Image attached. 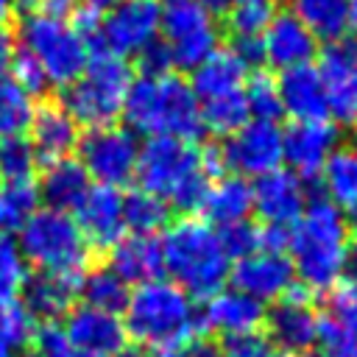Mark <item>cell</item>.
Instances as JSON below:
<instances>
[{
  "mask_svg": "<svg viewBox=\"0 0 357 357\" xmlns=\"http://www.w3.org/2000/svg\"><path fill=\"white\" fill-rule=\"evenodd\" d=\"M218 237L231 257H248L254 251H259V226H254L251 220H240V223H231V226H223L218 229Z\"/></svg>",
  "mask_w": 357,
  "mask_h": 357,
  "instance_id": "obj_41",
  "label": "cell"
},
{
  "mask_svg": "<svg viewBox=\"0 0 357 357\" xmlns=\"http://www.w3.org/2000/svg\"><path fill=\"white\" fill-rule=\"evenodd\" d=\"M201 324L204 329H215L220 335L254 332L265 324V307L243 290H218L206 298Z\"/></svg>",
  "mask_w": 357,
  "mask_h": 357,
  "instance_id": "obj_25",
  "label": "cell"
},
{
  "mask_svg": "<svg viewBox=\"0 0 357 357\" xmlns=\"http://www.w3.org/2000/svg\"><path fill=\"white\" fill-rule=\"evenodd\" d=\"M312 290L301 282L290 284L279 304L265 312L268 340L271 346H279L287 357H304L318 343V315L312 310Z\"/></svg>",
  "mask_w": 357,
  "mask_h": 357,
  "instance_id": "obj_13",
  "label": "cell"
},
{
  "mask_svg": "<svg viewBox=\"0 0 357 357\" xmlns=\"http://www.w3.org/2000/svg\"><path fill=\"white\" fill-rule=\"evenodd\" d=\"M243 67L248 70H262L265 64V47H262V36H231L229 47H226Z\"/></svg>",
  "mask_w": 357,
  "mask_h": 357,
  "instance_id": "obj_45",
  "label": "cell"
},
{
  "mask_svg": "<svg viewBox=\"0 0 357 357\" xmlns=\"http://www.w3.org/2000/svg\"><path fill=\"white\" fill-rule=\"evenodd\" d=\"M39 192L31 181L25 184H3L0 187V234L20 231L25 220L36 212Z\"/></svg>",
  "mask_w": 357,
  "mask_h": 357,
  "instance_id": "obj_34",
  "label": "cell"
},
{
  "mask_svg": "<svg viewBox=\"0 0 357 357\" xmlns=\"http://www.w3.org/2000/svg\"><path fill=\"white\" fill-rule=\"evenodd\" d=\"M226 357H273V346L265 332H240V335H223L220 343Z\"/></svg>",
  "mask_w": 357,
  "mask_h": 357,
  "instance_id": "obj_43",
  "label": "cell"
},
{
  "mask_svg": "<svg viewBox=\"0 0 357 357\" xmlns=\"http://www.w3.org/2000/svg\"><path fill=\"white\" fill-rule=\"evenodd\" d=\"M307 206V187L290 170H271L251 184V209L268 226H293Z\"/></svg>",
  "mask_w": 357,
  "mask_h": 357,
  "instance_id": "obj_16",
  "label": "cell"
},
{
  "mask_svg": "<svg viewBox=\"0 0 357 357\" xmlns=\"http://www.w3.org/2000/svg\"><path fill=\"white\" fill-rule=\"evenodd\" d=\"M39 162L33 156V148L22 134L3 137L0 139V181L3 184H25L33 178Z\"/></svg>",
  "mask_w": 357,
  "mask_h": 357,
  "instance_id": "obj_35",
  "label": "cell"
},
{
  "mask_svg": "<svg viewBox=\"0 0 357 357\" xmlns=\"http://www.w3.org/2000/svg\"><path fill=\"white\" fill-rule=\"evenodd\" d=\"M11 357H33V354H11Z\"/></svg>",
  "mask_w": 357,
  "mask_h": 357,
  "instance_id": "obj_56",
  "label": "cell"
},
{
  "mask_svg": "<svg viewBox=\"0 0 357 357\" xmlns=\"http://www.w3.org/2000/svg\"><path fill=\"white\" fill-rule=\"evenodd\" d=\"M137 70H139V75H148V78L173 73V59H170L167 45H165L162 39H151V42L137 53Z\"/></svg>",
  "mask_w": 357,
  "mask_h": 357,
  "instance_id": "obj_44",
  "label": "cell"
},
{
  "mask_svg": "<svg viewBox=\"0 0 357 357\" xmlns=\"http://www.w3.org/2000/svg\"><path fill=\"white\" fill-rule=\"evenodd\" d=\"M170 220V209L165 201L145 190H131L123 195V223L131 234H156Z\"/></svg>",
  "mask_w": 357,
  "mask_h": 357,
  "instance_id": "obj_32",
  "label": "cell"
},
{
  "mask_svg": "<svg viewBox=\"0 0 357 357\" xmlns=\"http://www.w3.org/2000/svg\"><path fill=\"white\" fill-rule=\"evenodd\" d=\"M17 45L42 67L45 78L59 86L75 81L89 61L86 42L64 17L22 14L17 25Z\"/></svg>",
  "mask_w": 357,
  "mask_h": 357,
  "instance_id": "obj_8",
  "label": "cell"
},
{
  "mask_svg": "<svg viewBox=\"0 0 357 357\" xmlns=\"http://www.w3.org/2000/svg\"><path fill=\"white\" fill-rule=\"evenodd\" d=\"M64 337L70 340L73 349L84 351V354H98V357H112L117 354L128 335L123 321L114 312L106 310H95V307H73L64 315Z\"/></svg>",
  "mask_w": 357,
  "mask_h": 357,
  "instance_id": "obj_17",
  "label": "cell"
},
{
  "mask_svg": "<svg viewBox=\"0 0 357 357\" xmlns=\"http://www.w3.org/2000/svg\"><path fill=\"white\" fill-rule=\"evenodd\" d=\"M131 81L134 73L120 56L92 53L84 73L67 86H61L56 100L75 123L86 128L112 126L123 112V100Z\"/></svg>",
  "mask_w": 357,
  "mask_h": 357,
  "instance_id": "obj_6",
  "label": "cell"
},
{
  "mask_svg": "<svg viewBox=\"0 0 357 357\" xmlns=\"http://www.w3.org/2000/svg\"><path fill=\"white\" fill-rule=\"evenodd\" d=\"M326 89L329 114L340 123H354L357 117V31H346L340 39L329 42L318 67Z\"/></svg>",
  "mask_w": 357,
  "mask_h": 357,
  "instance_id": "obj_14",
  "label": "cell"
},
{
  "mask_svg": "<svg viewBox=\"0 0 357 357\" xmlns=\"http://www.w3.org/2000/svg\"><path fill=\"white\" fill-rule=\"evenodd\" d=\"M159 31L156 0H120L98 20V42L92 53L137 56Z\"/></svg>",
  "mask_w": 357,
  "mask_h": 357,
  "instance_id": "obj_12",
  "label": "cell"
},
{
  "mask_svg": "<svg viewBox=\"0 0 357 357\" xmlns=\"http://www.w3.org/2000/svg\"><path fill=\"white\" fill-rule=\"evenodd\" d=\"M284 357H287V354H284Z\"/></svg>",
  "mask_w": 357,
  "mask_h": 357,
  "instance_id": "obj_58",
  "label": "cell"
},
{
  "mask_svg": "<svg viewBox=\"0 0 357 357\" xmlns=\"http://www.w3.org/2000/svg\"><path fill=\"white\" fill-rule=\"evenodd\" d=\"M279 100L282 112H287L293 120H326L329 106H326V89L318 67L301 64L282 70L279 81Z\"/></svg>",
  "mask_w": 357,
  "mask_h": 357,
  "instance_id": "obj_23",
  "label": "cell"
},
{
  "mask_svg": "<svg viewBox=\"0 0 357 357\" xmlns=\"http://www.w3.org/2000/svg\"><path fill=\"white\" fill-rule=\"evenodd\" d=\"M212 176H265L282 162V128L273 120H248L218 145L204 148Z\"/></svg>",
  "mask_w": 357,
  "mask_h": 357,
  "instance_id": "obj_9",
  "label": "cell"
},
{
  "mask_svg": "<svg viewBox=\"0 0 357 357\" xmlns=\"http://www.w3.org/2000/svg\"><path fill=\"white\" fill-rule=\"evenodd\" d=\"M287 251L293 273H298L304 287L315 293L337 284L349 265V223L343 209L326 195L310 198L298 220L290 226Z\"/></svg>",
  "mask_w": 357,
  "mask_h": 357,
  "instance_id": "obj_1",
  "label": "cell"
},
{
  "mask_svg": "<svg viewBox=\"0 0 357 357\" xmlns=\"http://www.w3.org/2000/svg\"><path fill=\"white\" fill-rule=\"evenodd\" d=\"M33 332H36V321L20 304L0 307V357H11L14 349L31 346Z\"/></svg>",
  "mask_w": 357,
  "mask_h": 357,
  "instance_id": "obj_39",
  "label": "cell"
},
{
  "mask_svg": "<svg viewBox=\"0 0 357 357\" xmlns=\"http://www.w3.org/2000/svg\"><path fill=\"white\" fill-rule=\"evenodd\" d=\"M31 148L39 165H50L59 162L64 156H70V151H75L78 145V123L64 112V106L56 98H42L39 106H33L31 114Z\"/></svg>",
  "mask_w": 357,
  "mask_h": 357,
  "instance_id": "obj_19",
  "label": "cell"
},
{
  "mask_svg": "<svg viewBox=\"0 0 357 357\" xmlns=\"http://www.w3.org/2000/svg\"><path fill=\"white\" fill-rule=\"evenodd\" d=\"M78 296H84L86 307L117 315L128 301V284L106 262H92L78 279Z\"/></svg>",
  "mask_w": 357,
  "mask_h": 357,
  "instance_id": "obj_29",
  "label": "cell"
},
{
  "mask_svg": "<svg viewBox=\"0 0 357 357\" xmlns=\"http://www.w3.org/2000/svg\"><path fill=\"white\" fill-rule=\"evenodd\" d=\"M126 335L139 346H148L159 357H176L187 343L201 332V315L192 307V298L173 282L151 279L137 284L126 301Z\"/></svg>",
  "mask_w": 357,
  "mask_h": 357,
  "instance_id": "obj_2",
  "label": "cell"
},
{
  "mask_svg": "<svg viewBox=\"0 0 357 357\" xmlns=\"http://www.w3.org/2000/svg\"><path fill=\"white\" fill-rule=\"evenodd\" d=\"M324 195L343 212L357 209V148H335L324 165Z\"/></svg>",
  "mask_w": 357,
  "mask_h": 357,
  "instance_id": "obj_31",
  "label": "cell"
},
{
  "mask_svg": "<svg viewBox=\"0 0 357 357\" xmlns=\"http://www.w3.org/2000/svg\"><path fill=\"white\" fill-rule=\"evenodd\" d=\"M22 14H42V17H64L75 11V0H17Z\"/></svg>",
  "mask_w": 357,
  "mask_h": 357,
  "instance_id": "obj_46",
  "label": "cell"
},
{
  "mask_svg": "<svg viewBox=\"0 0 357 357\" xmlns=\"http://www.w3.org/2000/svg\"><path fill=\"white\" fill-rule=\"evenodd\" d=\"M324 321H329L337 332H343L349 340L357 343V284L354 282H337L329 287L324 301Z\"/></svg>",
  "mask_w": 357,
  "mask_h": 357,
  "instance_id": "obj_36",
  "label": "cell"
},
{
  "mask_svg": "<svg viewBox=\"0 0 357 357\" xmlns=\"http://www.w3.org/2000/svg\"><path fill=\"white\" fill-rule=\"evenodd\" d=\"M78 229L86 237L89 248L109 251L126 231L123 223V195L117 187H89L86 198L78 204Z\"/></svg>",
  "mask_w": 357,
  "mask_h": 357,
  "instance_id": "obj_20",
  "label": "cell"
},
{
  "mask_svg": "<svg viewBox=\"0 0 357 357\" xmlns=\"http://www.w3.org/2000/svg\"><path fill=\"white\" fill-rule=\"evenodd\" d=\"M117 357H159V354H156V351H151L148 346L134 343V346H123V349L117 351Z\"/></svg>",
  "mask_w": 357,
  "mask_h": 357,
  "instance_id": "obj_49",
  "label": "cell"
},
{
  "mask_svg": "<svg viewBox=\"0 0 357 357\" xmlns=\"http://www.w3.org/2000/svg\"><path fill=\"white\" fill-rule=\"evenodd\" d=\"M209 167L204 148L198 142L176 137H151L137 156L134 178L139 190L156 195L167 204L170 212L190 215L201 209V201L209 187Z\"/></svg>",
  "mask_w": 357,
  "mask_h": 357,
  "instance_id": "obj_3",
  "label": "cell"
},
{
  "mask_svg": "<svg viewBox=\"0 0 357 357\" xmlns=\"http://www.w3.org/2000/svg\"><path fill=\"white\" fill-rule=\"evenodd\" d=\"M190 89L198 103L240 95L245 92V67L229 50H215L206 61H201L192 70Z\"/></svg>",
  "mask_w": 357,
  "mask_h": 357,
  "instance_id": "obj_26",
  "label": "cell"
},
{
  "mask_svg": "<svg viewBox=\"0 0 357 357\" xmlns=\"http://www.w3.org/2000/svg\"><path fill=\"white\" fill-rule=\"evenodd\" d=\"M201 209H204L206 223H215L220 229L231 226V223H240V220H248V212H251V184L243 176H234V173L218 176L206 187Z\"/></svg>",
  "mask_w": 357,
  "mask_h": 357,
  "instance_id": "obj_28",
  "label": "cell"
},
{
  "mask_svg": "<svg viewBox=\"0 0 357 357\" xmlns=\"http://www.w3.org/2000/svg\"><path fill=\"white\" fill-rule=\"evenodd\" d=\"M209 14H226V8H229V3L231 0H198Z\"/></svg>",
  "mask_w": 357,
  "mask_h": 357,
  "instance_id": "obj_51",
  "label": "cell"
},
{
  "mask_svg": "<svg viewBox=\"0 0 357 357\" xmlns=\"http://www.w3.org/2000/svg\"><path fill=\"white\" fill-rule=\"evenodd\" d=\"M36 192L47 204V209L73 212V209H78V204L89 192V176L81 167V162L64 156L59 162L45 165V173H42Z\"/></svg>",
  "mask_w": 357,
  "mask_h": 357,
  "instance_id": "obj_27",
  "label": "cell"
},
{
  "mask_svg": "<svg viewBox=\"0 0 357 357\" xmlns=\"http://www.w3.org/2000/svg\"><path fill=\"white\" fill-rule=\"evenodd\" d=\"M290 11L315 39L335 42L349 31V0H293Z\"/></svg>",
  "mask_w": 357,
  "mask_h": 357,
  "instance_id": "obj_30",
  "label": "cell"
},
{
  "mask_svg": "<svg viewBox=\"0 0 357 357\" xmlns=\"http://www.w3.org/2000/svg\"><path fill=\"white\" fill-rule=\"evenodd\" d=\"M78 279L81 276H67V273H50V271H33L22 282V310L42 324H56L64 318L75 298H78Z\"/></svg>",
  "mask_w": 357,
  "mask_h": 357,
  "instance_id": "obj_22",
  "label": "cell"
},
{
  "mask_svg": "<svg viewBox=\"0 0 357 357\" xmlns=\"http://www.w3.org/2000/svg\"><path fill=\"white\" fill-rule=\"evenodd\" d=\"M131 131L148 134V137H176L195 142L204 137L201 109L190 89V81H184L176 73L167 75H139L131 81L123 112Z\"/></svg>",
  "mask_w": 357,
  "mask_h": 357,
  "instance_id": "obj_4",
  "label": "cell"
},
{
  "mask_svg": "<svg viewBox=\"0 0 357 357\" xmlns=\"http://www.w3.org/2000/svg\"><path fill=\"white\" fill-rule=\"evenodd\" d=\"M75 357H98V354H84V351H78Z\"/></svg>",
  "mask_w": 357,
  "mask_h": 357,
  "instance_id": "obj_55",
  "label": "cell"
},
{
  "mask_svg": "<svg viewBox=\"0 0 357 357\" xmlns=\"http://www.w3.org/2000/svg\"><path fill=\"white\" fill-rule=\"evenodd\" d=\"M14 0H0V28H6L14 20Z\"/></svg>",
  "mask_w": 357,
  "mask_h": 357,
  "instance_id": "obj_50",
  "label": "cell"
},
{
  "mask_svg": "<svg viewBox=\"0 0 357 357\" xmlns=\"http://www.w3.org/2000/svg\"><path fill=\"white\" fill-rule=\"evenodd\" d=\"M25 259L17 248V243H11L6 234L0 237V307L14 304V298L22 290L25 282Z\"/></svg>",
  "mask_w": 357,
  "mask_h": 357,
  "instance_id": "obj_40",
  "label": "cell"
},
{
  "mask_svg": "<svg viewBox=\"0 0 357 357\" xmlns=\"http://www.w3.org/2000/svg\"><path fill=\"white\" fill-rule=\"evenodd\" d=\"M245 103L248 114L254 120H279L282 117V100H279V86L276 78L268 75V70H257L251 81H245Z\"/></svg>",
  "mask_w": 357,
  "mask_h": 357,
  "instance_id": "obj_38",
  "label": "cell"
},
{
  "mask_svg": "<svg viewBox=\"0 0 357 357\" xmlns=\"http://www.w3.org/2000/svg\"><path fill=\"white\" fill-rule=\"evenodd\" d=\"M351 137H354V148H357V117H354V134Z\"/></svg>",
  "mask_w": 357,
  "mask_h": 357,
  "instance_id": "obj_54",
  "label": "cell"
},
{
  "mask_svg": "<svg viewBox=\"0 0 357 357\" xmlns=\"http://www.w3.org/2000/svg\"><path fill=\"white\" fill-rule=\"evenodd\" d=\"M17 248L36 271L81 276L92 265V248L70 212L36 209L20 229Z\"/></svg>",
  "mask_w": 357,
  "mask_h": 357,
  "instance_id": "obj_7",
  "label": "cell"
},
{
  "mask_svg": "<svg viewBox=\"0 0 357 357\" xmlns=\"http://www.w3.org/2000/svg\"><path fill=\"white\" fill-rule=\"evenodd\" d=\"M120 0H84V8H89V11H109Z\"/></svg>",
  "mask_w": 357,
  "mask_h": 357,
  "instance_id": "obj_52",
  "label": "cell"
},
{
  "mask_svg": "<svg viewBox=\"0 0 357 357\" xmlns=\"http://www.w3.org/2000/svg\"><path fill=\"white\" fill-rule=\"evenodd\" d=\"M340 142V131L329 120H293L282 131V159L290 165V173L310 181L318 178L326 159Z\"/></svg>",
  "mask_w": 357,
  "mask_h": 357,
  "instance_id": "obj_15",
  "label": "cell"
},
{
  "mask_svg": "<svg viewBox=\"0 0 357 357\" xmlns=\"http://www.w3.org/2000/svg\"><path fill=\"white\" fill-rule=\"evenodd\" d=\"M33 114L31 95L6 73H0V139L17 137L28 128Z\"/></svg>",
  "mask_w": 357,
  "mask_h": 357,
  "instance_id": "obj_33",
  "label": "cell"
},
{
  "mask_svg": "<svg viewBox=\"0 0 357 357\" xmlns=\"http://www.w3.org/2000/svg\"><path fill=\"white\" fill-rule=\"evenodd\" d=\"M159 31L170 50L173 67L195 70L206 61L220 42L215 14H209L198 0H162L159 3Z\"/></svg>",
  "mask_w": 357,
  "mask_h": 357,
  "instance_id": "obj_10",
  "label": "cell"
},
{
  "mask_svg": "<svg viewBox=\"0 0 357 357\" xmlns=\"http://www.w3.org/2000/svg\"><path fill=\"white\" fill-rule=\"evenodd\" d=\"M0 187H3V181H0Z\"/></svg>",
  "mask_w": 357,
  "mask_h": 357,
  "instance_id": "obj_57",
  "label": "cell"
},
{
  "mask_svg": "<svg viewBox=\"0 0 357 357\" xmlns=\"http://www.w3.org/2000/svg\"><path fill=\"white\" fill-rule=\"evenodd\" d=\"M78 162L86 170L89 178L106 187H123L134 178L139 145L134 139V131L120 126H100L89 128L84 137H78Z\"/></svg>",
  "mask_w": 357,
  "mask_h": 357,
  "instance_id": "obj_11",
  "label": "cell"
},
{
  "mask_svg": "<svg viewBox=\"0 0 357 357\" xmlns=\"http://www.w3.org/2000/svg\"><path fill=\"white\" fill-rule=\"evenodd\" d=\"M234 290L248 293L257 301H276L293 284V265L282 251H254L240 257L229 271Z\"/></svg>",
  "mask_w": 357,
  "mask_h": 357,
  "instance_id": "obj_18",
  "label": "cell"
},
{
  "mask_svg": "<svg viewBox=\"0 0 357 357\" xmlns=\"http://www.w3.org/2000/svg\"><path fill=\"white\" fill-rule=\"evenodd\" d=\"M273 14V0H231L226 8V25L231 36H259Z\"/></svg>",
  "mask_w": 357,
  "mask_h": 357,
  "instance_id": "obj_37",
  "label": "cell"
},
{
  "mask_svg": "<svg viewBox=\"0 0 357 357\" xmlns=\"http://www.w3.org/2000/svg\"><path fill=\"white\" fill-rule=\"evenodd\" d=\"M106 265L126 284H142V282L159 279L165 273L162 243H159L156 234H128V237H120L109 248Z\"/></svg>",
  "mask_w": 357,
  "mask_h": 357,
  "instance_id": "obj_24",
  "label": "cell"
},
{
  "mask_svg": "<svg viewBox=\"0 0 357 357\" xmlns=\"http://www.w3.org/2000/svg\"><path fill=\"white\" fill-rule=\"evenodd\" d=\"M17 53V33L6 28H0V73H6L11 67V59Z\"/></svg>",
  "mask_w": 357,
  "mask_h": 357,
  "instance_id": "obj_48",
  "label": "cell"
},
{
  "mask_svg": "<svg viewBox=\"0 0 357 357\" xmlns=\"http://www.w3.org/2000/svg\"><path fill=\"white\" fill-rule=\"evenodd\" d=\"M176 357H226V354H223V349H220L218 343L195 337V340H192V343H187Z\"/></svg>",
  "mask_w": 357,
  "mask_h": 357,
  "instance_id": "obj_47",
  "label": "cell"
},
{
  "mask_svg": "<svg viewBox=\"0 0 357 357\" xmlns=\"http://www.w3.org/2000/svg\"><path fill=\"white\" fill-rule=\"evenodd\" d=\"M262 47H265V61L276 70H290L310 64L318 53V39L301 25V20L287 8L276 11L271 22L265 25L262 33Z\"/></svg>",
  "mask_w": 357,
  "mask_h": 357,
  "instance_id": "obj_21",
  "label": "cell"
},
{
  "mask_svg": "<svg viewBox=\"0 0 357 357\" xmlns=\"http://www.w3.org/2000/svg\"><path fill=\"white\" fill-rule=\"evenodd\" d=\"M349 28L357 31V0H349Z\"/></svg>",
  "mask_w": 357,
  "mask_h": 357,
  "instance_id": "obj_53",
  "label": "cell"
},
{
  "mask_svg": "<svg viewBox=\"0 0 357 357\" xmlns=\"http://www.w3.org/2000/svg\"><path fill=\"white\" fill-rule=\"evenodd\" d=\"M11 70H14V81L33 98H47V89H50V81L45 78V73H42V67L17 45V53H14V59H11Z\"/></svg>",
  "mask_w": 357,
  "mask_h": 357,
  "instance_id": "obj_42",
  "label": "cell"
},
{
  "mask_svg": "<svg viewBox=\"0 0 357 357\" xmlns=\"http://www.w3.org/2000/svg\"><path fill=\"white\" fill-rule=\"evenodd\" d=\"M162 243V265L187 296L209 298L223 290L229 279L231 259L218 237V229L201 218H181L167 226Z\"/></svg>",
  "mask_w": 357,
  "mask_h": 357,
  "instance_id": "obj_5",
  "label": "cell"
}]
</instances>
